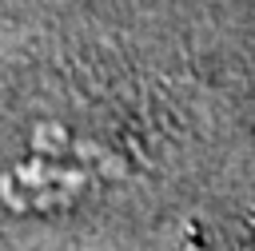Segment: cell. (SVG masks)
<instances>
[{"label":"cell","mask_w":255,"mask_h":251,"mask_svg":"<svg viewBox=\"0 0 255 251\" xmlns=\"http://www.w3.org/2000/svg\"><path fill=\"white\" fill-rule=\"evenodd\" d=\"M108 163L112 155L96 135L56 116H36L8 139L4 191L20 207L72 203L108 171Z\"/></svg>","instance_id":"1"}]
</instances>
